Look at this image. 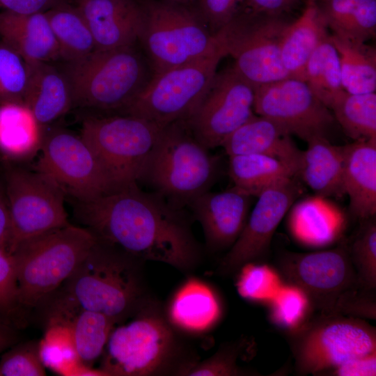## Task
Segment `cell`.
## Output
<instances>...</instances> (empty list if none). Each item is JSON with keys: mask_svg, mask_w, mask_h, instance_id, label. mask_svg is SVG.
<instances>
[{"mask_svg": "<svg viewBox=\"0 0 376 376\" xmlns=\"http://www.w3.org/2000/svg\"><path fill=\"white\" fill-rule=\"evenodd\" d=\"M40 152L35 169L50 178L74 201L120 189L80 135L61 127H46Z\"/></svg>", "mask_w": 376, "mask_h": 376, "instance_id": "cell-13", "label": "cell"}, {"mask_svg": "<svg viewBox=\"0 0 376 376\" xmlns=\"http://www.w3.org/2000/svg\"><path fill=\"white\" fill-rule=\"evenodd\" d=\"M274 267L284 283L299 288L322 313H333L340 298L359 285L346 243L311 253L282 252Z\"/></svg>", "mask_w": 376, "mask_h": 376, "instance_id": "cell-14", "label": "cell"}, {"mask_svg": "<svg viewBox=\"0 0 376 376\" xmlns=\"http://www.w3.org/2000/svg\"><path fill=\"white\" fill-rule=\"evenodd\" d=\"M362 221L346 246L359 286L376 290V223L373 218Z\"/></svg>", "mask_w": 376, "mask_h": 376, "instance_id": "cell-37", "label": "cell"}, {"mask_svg": "<svg viewBox=\"0 0 376 376\" xmlns=\"http://www.w3.org/2000/svg\"><path fill=\"white\" fill-rule=\"evenodd\" d=\"M308 210L294 212L289 223L290 230L297 240L307 246H324L340 237L345 222L340 214Z\"/></svg>", "mask_w": 376, "mask_h": 376, "instance_id": "cell-35", "label": "cell"}, {"mask_svg": "<svg viewBox=\"0 0 376 376\" xmlns=\"http://www.w3.org/2000/svg\"><path fill=\"white\" fill-rule=\"evenodd\" d=\"M245 344L244 341L227 343L210 357L201 362H191L180 373L189 376H240L251 375L237 363Z\"/></svg>", "mask_w": 376, "mask_h": 376, "instance_id": "cell-40", "label": "cell"}, {"mask_svg": "<svg viewBox=\"0 0 376 376\" xmlns=\"http://www.w3.org/2000/svg\"><path fill=\"white\" fill-rule=\"evenodd\" d=\"M217 170V157L196 139L185 120H180L161 129L139 182L171 205L185 208L210 190Z\"/></svg>", "mask_w": 376, "mask_h": 376, "instance_id": "cell-6", "label": "cell"}, {"mask_svg": "<svg viewBox=\"0 0 376 376\" xmlns=\"http://www.w3.org/2000/svg\"><path fill=\"white\" fill-rule=\"evenodd\" d=\"M41 308L45 310L47 327L68 329L76 354L86 366L101 357L111 332L118 325L101 313L82 308L61 288Z\"/></svg>", "mask_w": 376, "mask_h": 376, "instance_id": "cell-19", "label": "cell"}, {"mask_svg": "<svg viewBox=\"0 0 376 376\" xmlns=\"http://www.w3.org/2000/svg\"><path fill=\"white\" fill-rule=\"evenodd\" d=\"M140 1L143 15L137 42L154 75L221 50L192 5Z\"/></svg>", "mask_w": 376, "mask_h": 376, "instance_id": "cell-7", "label": "cell"}, {"mask_svg": "<svg viewBox=\"0 0 376 376\" xmlns=\"http://www.w3.org/2000/svg\"><path fill=\"white\" fill-rule=\"evenodd\" d=\"M343 180L350 210L363 221L376 213V139L343 146Z\"/></svg>", "mask_w": 376, "mask_h": 376, "instance_id": "cell-22", "label": "cell"}, {"mask_svg": "<svg viewBox=\"0 0 376 376\" xmlns=\"http://www.w3.org/2000/svg\"><path fill=\"white\" fill-rule=\"evenodd\" d=\"M330 39L339 55L343 89L350 93L375 92V48L334 35H330Z\"/></svg>", "mask_w": 376, "mask_h": 376, "instance_id": "cell-32", "label": "cell"}, {"mask_svg": "<svg viewBox=\"0 0 376 376\" xmlns=\"http://www.w3.org/2000/svg\"><path fill=\"white\" fill-rule=\"evenodd\" d=\"M52 63H28L24 104L45 127L73 108L69 81L61 66L52 65Z\"/></svg>", "mask_w": 376, "mask_h": 376, "instance_id": "cell-24", "label": "cell"}, {"mask_svg": "<svg viewBox=\"0 0 376 376\" xmlns=\"http://www.w3.org/2000/svg\"><path fill=\"white\" fill-rule=\"evenodd\" d=\"M96 240L84 227L69 224L20 242L10 253L19 307L39 308L70 276Z\"/></svg>", "mask_w": 376, "mask_h": 376, "instance_id": "cell-5", "label": "cell"}, {"mask_svg": "<svg viewBox=\"0 0 376 376\" xmlns=\"http://www.w3.org/2000/svg\"><path fill=\"white\" fill-rule=\"evenodd\" d=\"M165 313L176 329L200 334L217 323L222 307L217 295L208 285L192 278L175 292Z\"/></svg>", "mask_w": 376, "mask_h": 376, "instance_id": "cell-25", "label": "cell"}, {"mask_svg": "<svg viewBox=\"0 0 376 376\" xmlns=\"http://www.w3.org/2000/svg\"><path fill=\"white\" fill-rule=\"evenodd\" d=\"M0 313L18 328L25 315L18 301L15 272L11 255L0 247Z\"/></svg>", "mask_w": 376, "mask_h": 376, "instance_id": "cell-42", "label": "cell"}, {"mask_svg": "<svg viewBox=\"0 0 376 376\" xmlns=\"http://www.w3.org/2000/svg\"><path fill=\"white\" fill-rule=\"evenodd\" d=\"M143 263L96 237L61 288L82 308L101 313L119 324L155 300L145 279Z\"/></svg>", "mask_w": 376, "mask_h": 376, "instance_id": "cell-2", "label": "cell"}, {"mask_svg": "<svg viewBox=\"0 0 376 376\" xmlns=\"http://www.w3.org/2000/svg\"><path fill=\"white\" fill-rule=\"evenodd\" d=\"M329 35L314 2L306 3L302 14L287 25L281 41V61L290 77L304 81L310 56Z\"/></svg>", "mask_w": 376, "mask_h": 376, "instance_id": "cell-27", "label": "cell"}, {"mask_svg": "<svg viewBox=\"0 0 376 376\" xmlns=\"http://www.w3.org/2000/svg\"><path fill=\"white\" fill-rule=\"evenodd\" d=\"M46 127L24 104H0V153L6 161H22L40 152Z\"/></svg>", "mask_w": 376, "mask_h": 376, "instance_id": "cell-28", "label": "cell"}, {"mask_svg": "<svg viewBox=\"0 0 376 376\" xmlns=\"http://www.w3.org/2000/svg\"><path fill=\"white\" fill-rule=\"evenodd\" d=\"M45 366L40 353V343L29 340L15 343L2 355L0 376H45Z\"/></svg>", "mask_w": 376, "mask_h": 376, "instance_id": "cell-41", "label": "cell"}, {"mask_svg": "<svg viewBox=\"0 0 376 376\" xmlns=\"http://www.w3.org/2000/svg\"><path fill=\"white\" fill-rule=\"evenodd\" d=\"M136 43L94 50L79 60L62 62L60 66L70 83L73 108L118 114L134 101L154 75Z\"/></svg>", "mask_w": 376, "mask_h": 376, "instance_id": "cell-4", "label": "cell"}, {"mask_svg": "<svg viewBox=\"0 0 376 376\" xmlns=\"http://www.w3.org/2000/svg\"><path fill=\"white\" fill-rule=\"evenodd\" d=\"M228 173L234 187L252 196L282 180L297 176L287 164L260 154L229 156Z\"/></svg>", "mask_w": 376, "mask_h": 376, "instance_id": "cell-31", "label": "cell"}, {"mask_svg": "<svg viewBox=\"0 0 376 376\" xmlns=\"http://www.w3.org/2000/svg\"><path fill=\"white\" fill-rule=\"evenodd\" d=\"M344 132L355 141L376 139V93H350L336 96L329 107Z\"/></svg>", "mask_w": 376, "mask_h": 376, "instance_id": "cell-33", "label": "cell"}, {"mask_svg": "<svg viewBox=\"0 0 376 376\" xmlns=\"http://www.w3.org/2000/svg\"><path fill=\"white\" fill-rule=\"evenodd\" d=\"M45 14L56 40L62 62H72L95 50L90 29L75 5L56 6Z\"/></svg>", "mask_w": 376, "mask_h": 376, "instance_id": "cell-30", "label": "cell"}, {"mask_svg": "<svg viewBox=\"0 0 376 376\" xmlns=\"http://www.w3.org/2000/svg\"><path fill=\"white\" fill-rule=\"evenodd\" d=\"M0 38L28 63L60 61L58 47L45 12L1 13Z\"/></svg>", "mask_w": 376, "mask_h": 376, "instance_id": "cell-23", "label": "cell"}, {"mask_svg": "<svg viewBox=\"0 0 376 376\" xmlns=\"http://www.w3.org/2000/svg\"><path fill=\"white\" fill-rule=\"evenodd\" d=\"M163 127L130 115L89 116L83 120L80 136L94 150L116 186L122 189L139 182Z\"/></svg>", "mask_w": 376, "mask_h": 376, "instance_id": "cell-10", "label": "cell"}, {"mask_svg": "<svg viewBox=\"0 0 376 376\" xmlns=\"http://www.w3.org/2000/svg\"><path fill=\"white\" fill-rule=\"evenodd\" d=\"M300 194L301 188L294 177L262 190L242 233L221 258L219 272L229 276L247 263H263L276 229Z\"/></svg>", "mask_w": 376, "mask_h": 376, "instance_id": "cell-17", "label": "cell"}, {"mask_svg": "<svg viewBox=\"0 0 376 376\" xmlns=\"http://www.w3.org/2000/svg\"><path fill=\"white\" fill-rule=\"evenodd\" d=\"M224 57L219 50L154 75L140 94L118 114L139 117L162 127L186 120L202 100Z\"/></svg>", "mask_w": 376, "mask_h": 376, "instance_id": "cell-11", "label": "cell"}, {"mask_svg": "<svg viewBox=\"0 0 376 376\" xmlns=\"http://www.w3.org/2000/svg\"><path fill=\"white\" fill-rule=\"evenodd\" d=\"M304 81L328 108L334 99L345 91L339 55L330 35L322 40L310 56Z\"/></svg>", "mask_w": 376, "mask_h": 376, "instance_id": "cell-34", "label": "cell"}, {"mask_svg": "<svg viewBox=\"0 0 376 376\" xmlns=\"http://www.w3.org/2000/svg\"><path fill=\"white\" fill-rule=\"evenodd\" d=\"M315 0H306V3H313Z\"/></svg>", "mask_w": 376, "mask_h": 376, "instance_id": "cell-51", "label": "cell"}, {"mask_svg": "<svg viewBox=\"0 0 376 376\" xmlns=\"http://www.w3.org/2000/svg\"><path fill=\"white\" fill-rule=\"evenodd\" d=\"M302 151L297 176L320 197H340L345 194L342 146L331 144L327 137L307 141Z\"/></svg>", "mask_w": 376, "mask_h": 376, "instance_id": "cell-26", "label": "cell"}, {"mask_svg": "<svg viewBox=\"0 0 376 376\" xmlns=\"http://www.w3.org/2000/svg\"><path fill=\"white\" fill-rule=\"evenodd\" d=\"M68 2L69 0H0V6L11 13L30 14L46 12Z\"/></svg>", "mask_w": 376, "mask_h": 376, "instance_id": "cell-46", "label": "cell"}, {"mask_svg": "<svg viewBox=\"0 0 376 376\" xmlns=\"http://www.w3.org/2000/svg\"><path fill=\"white\" fill-rule=\"evenodd\" d=\"M161 1H172V2H176L180 3H184L187 5H192L196 0H161Z\"/></svg>", "mask_w": 376, "mask_h": 376, "instance_id": "cell-50", "label": "cell"}, {"mask_svg": "<svg viewBox=\"0 0 376 376\" xmlns=\"http://www.w3.org/2000/svg\"><path fill=\"white\" fill-rule=\"evenodd\" d=\"M75 216L96 237L146 262L167 264L189 273L201 248L185 208L134 184L86 201H75Z\"/></svg>", "mask_w": 376, "mask_h": 376, "instance_id": "cell-1", "label": "cell"}, {"mask_svg": "<svg viewBox=\"0 0 376 376\" xmlns=\"http://www.w3.org/2000/svg\"><path fill=\"white\" fill-rule=\"evenodd\" d=\"M253 111L306 142L326 137L335 121L331 111L308 84L291 77L255 87Z\"/></svg>", "mask_w": 376, "mask_h": 376, "instance_id": "cell-16", "label": "cell"}, {"mask_svg": "<svg viewBox=\"0 0 376 376\" xmlns=\"http://www.w3.org/2000/svg\"><path fill=\"white\" fill-rule=\"evenodd\" d=\"M376 290L359 285L347 291L338 301L333 313L368 320L376 319Z\"/></svg>", "mask_w": 376, "mask_h": 376, "instance_id": "cell-44", "label": "cell"}, {"mask_svg": "<svg viewBox=\"0 0 376 376\" xmlns=\"http://www.w3.org/2000/svg\"><path fill=\"white\" fill-rule=\"evenodd\" d=\"M236 288L244 299L265 304L279 291L283 281L276 269L263 263H250L236 273Z\"/></svg>", "mask_w": 376, "mask_h": 376, "instance_id": "cell-38", "label": "cell"}, {"mask_svg": "<svg viewBox=\"0 0 376 376\" xmlns=\"http://www.w3.org/2000/svg\"><path fill=\"white\" fill-rule=\"evenodd\" d=\"M287 15L241 10L214 36L235 70L253 88L290 77L281 57Z\"/></svg>", "mask_w": 376, "mask_h": 376, "instance_id": "cell-9", "label": "cell"}, {"mask_svg": "<svg viewBox=\"0 0 376 376\" xmlns=\"http://www.w3.org/2000/svg\"><path fill=\"white\" fill-rule=\"evenodd\" d=\"M265 305L269 321L285 334L300 328L315 311L303 291L287 283Z\"/></svg>", "mask_w": 376, "mask_h": 376, "instance_id": "cell-36", "label": "cell"}, {"mask_svg": "<svg viewBox=\"0 0 376 376\" xmlns=\"http://www.w3.org/2000/svg\"><path fill=\"white\" fill-rule=\"evenodd\" d=\"M192 6L214 36L245 8V0H196Z\"/></svg>", "mask_w": 376, "mask_h": 376, "instance_id": "cell-43", "label": "cell"}, {"mask_svg": "<svg viewBox=\"0 0 376 376\" xmlns=\"http://www.w3.org/2000/svg\"><path fill=\"white\" fill-rule=\"evenodd\" d=\"M221 146L228 156L260 154L274 157L292 167L296 175L302 152L285 128L257 114L234 131Z\"/></svg>", "mask_w": 376, "mask_h": 376, "instance_id": "cell-21", "label": "cell"}, {"mask_svg": "<svg viewBox=\"0 0 376 376\" xmlns=\"http://www.w3.org/2000/svg\"><path fill=\"white\" fill-rule=\"evenodd\" d=\"M322 375L375 376L376 375V351L347 361Z\"/></svg>", "mask_w": 376, "mask_h": 376, "instance_id": "cell-45", "label": "cell"}, {"mask_svg": "<svg viewBox=\"0 0 376 376\" xmlns=\"http://www.w3.org/2000/svg\"><path fill=\"white\" fill-rule=\"evenodd\" d=\"M252 197L233 186L223 191L209 190L189 203L187 207L202 227L210 252L228 250L236 242L246 223Z\"/></svg>", "mask_w": 376, "mask_h": 376, "instance_id": "cell-18", "label": "cell"}, {"mask_svg": "<svg viewBox=\"0 0 376 376\" xmlns=\"http://www.w3.org/2000/svg\"><path fill=\"white\" fill-rule=\"evenodd\" d=\"M28 77V62L1 40L0 104H24Z\"/></svg>", "mask_w": 376, "mask_h": 376, "instance_id": "cell-39", "label": "cell"}, {"mask_svg": "<svg viewBox=\"0 0 376 376\" xmlns=\"http://www.w3.org/2000/svg\"><path fill=\"white\" fill-rule=\"evenodd\" d=\"M17 329L0 313V354L18 342Z\"/></svg>", "mask_w": 376, "mask_h": 376, "instance_id": "cell-48", "label": "cell"}, {"mask_svg": "<svg viewBox=\"0 0 376 376\" xmlns=\"http://www.w3.org/2000/svg\"><path fill=\"white\" fill-rule=\"evenodd\" d=\"M300 0H245V8L272 15H287L296 9Z\"/></svg>", "mask_w": 376, "mask_h": 376, "instance_id": "cell-47", "label": "cell"}, {"mask_svg": "<svg viewBox=\"0 0 376 376\" xmlns=\"http://www.w3.org/2000/svg\"><path fill=\"white\" fill-rule=\"evenodd\" d=\"M0 160H1V158H0Z\"/></svg>", "mask_w": 376, "mask_h": 376, "instance_id": "cell-52", "label": "cell"}, {"mask_svg": "<svg viewBox=\"0 0 376 376\" xmlns=\"http://www.w3.org/2000/svg\"><path fill=\"white\" fill-rule=\"evenodd\" d=\"M93 35L95 50L138 42L143 11L140 0H75Z\"/></svg>", "mask_w": 376, "mask_h": 376, "instance_id": "cell-20", "label": "cell"}, {"mask_svg": "<svg viewBox=\"0 0 376 376\" xmlns=\"http://www.w3.org/2000/svg\"><path fill=\"white\" fill-rule=\"evenodd\" d=\"M332 35L366 42L376 34V0H315Z\"/></svg>", "mask_w": 376, "mask_h": 376, "instance_id": "cell-29", "label": "cell"}, {"mask_svg": "<svg viewBox=\"0 0 376 376\" xmlns=\"http://www.w3.org/2000/svg\"><path fill=\"white\" fill-rule=\"evenodd\" d=\"M254 88L233 65L217 72L208 90L185 120L196 139L207 149L226 139L254 114Z\"/></svg>", "mask_w": 376, "mask_h": 376, "instance_id": "cell-15", "label": "cell"}, {"mask_svg": "<svg viewBox=\"0 0 376 376\" xmlns=\"http://www.w3.org/2000/svg\"><path fill=\"white\" fill-rule=\"evenodd\" d=\"M185 356L177 329L155 300L113 328L99 370L104 376L179 375L192 362Z\"/></svg>", "mask_w": 376, "mask_h": 376, "instance_id": "cell-3", "label": "cell"}, {"mask_svg": "<svg viewBox=\"0 0 376 376\" xmlns=\"http://www.w3.org/2000/svg\"><path fill=\"white\" fill-rule=\"evenodd\" d=\"M10 236V217L6 195L0 187V247L7 251Z\"/></svg>", "mask_w": 376, "mask_h": 376, "instance_id": "cell-49", "label": "cell"}, {"mask_svg": "<svg viewBox=\"0 0 376 376\" xmlns=\"http://www.w3.org/2000/svg\"><path fill=\"white\" fill-rule=\"evenodd\" d=\"M298 375H322L376 351V329L366 320L320 313L285 334Z\"/></svg>", "mask_w": 376, "mask_h": 376, "instance_id": "cell-8", "label": "cell"}, {"mask_svg": "<svg viewBox=\"0 0 376 376\" xmlns=\"http://www.w3.org/2000/svg\"><path fill=\"white\" fill-rule=\"evenodd\" d=\"M5 195L10 217L7 251L22 241L68 225L65 194L50 178L6 161Z\"/></svg>", "mask_w": 376, "mask_h": 376, "instance_id": "cell-12", "label": "cell"}]
</instances>
